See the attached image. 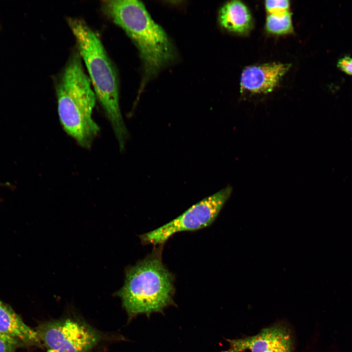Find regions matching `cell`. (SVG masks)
<instances>
[{"label": "cell", "instance_id": "obj_1", "mask_svg": "<svg viewBox=\"0 0 352 352\" xmlns=\"http://www.w3.org/2000/svg\"><path fill=\"white\" fill-rule=\"evenodd\" d=\"M67 23L84 62L96 99L110 121L121 150L128 133L119 105L117 72L97 34L82 20L69 17Z\"/></svg>", "mask_w": 352, "mask_h": 352}, {"label": "cell", "instance_id": "obj_2", "mask_svg": "<svg viewBox=\"0 0 352 352\" xmlns=\"http://www.w3.org/2000/svg\"><path fill=\"white\" fill-rule=\"evenodd\" d=\"M55 90L64 130L79 145L89 148L100 130L92 116L96 97L78 50L70 55L57 80Z\"/></svg>", "mask_w": 352, "mask_h": 352}, {"label": "cell", "instance_id": "obj_3", "mask_svg": "<svg viewBox=\"0 0 352 352\" xmlns=\"http://www.w3.org/2000/svg\"><path fill=\"white\" fill-rule=\"evenodd\" d=\"M160 246L126 269L124 284L114 293L121 299L128 323L139 315L164 314L176 305L174 277L162 262Z\"/></svg>", "mask_w": 352, "mask_h": 352}, {"label": "cell", "instance_id": "obj_4", "mask_svg": "<svg viewBox=\"0 0 352 352\" xmlns=\"http://www.w3.org/2000/svg\"><path fill=\"white\" fill-rule=\"evenodd\" d=\"M101 5L105 15L126 32L137 48L145 79L156 75L173 60L172 43L141 1L105 0L101 1Z\"/></svg>", "mask_w": 352, "mask_h": 352}, {"label": "cell", "instance_id": "obj_5", "mask_svg": "<svg viewBox=\"0 0 352 352\" xmlns=\"http://www.w3.org/2000/svg\"><path fill=\"white\" fill-rule=\"evenodd\" d=\"M35 330L46 352H90L126 340L121 334L101 330L74 314L42 322Z\"/></svg>", "mask_w": 352, "mask_h": 352}, {"label": "cell", "instance_id": "obj_6", "mask_svg": "<svg viewBox=\"0 0 352 352\" xmlns=\"http://www.w3.org/2000/svg\"><path fill=\"white\" fill-rule=\"evenodd\" d=\"M232 189L227 186L190 207L166 224L140 236L142 243L161 245L175 233L194 231L211 224L229 198Z\"/></svg>", "mask_w": 352, "mask_h": 352}, {"label": "cell", "instance_id": "obj_7", "mask_svg": "<svg viewBox=\"0 0 352 352\" xmlns=\"http://www.w3.org/2000/svg\"><path fill=\"white\" fill-rule=\"evenodd\" d=\"M228 341V349L224 352H293L291 332L282 324L265 328L254 336Z\"/></svg>", "mask_w": 352, "mask_h": 352}, {"label": "cell", "instance_id": "obj_8", "mask_svg": "<svg viewBox=\"0 0 352 352\" xmlns=\"http://www.w3.org/2000/svg\"><path fill=\"white\" fill-rule=\"evenodd\" d=\"M289 67V64L275 63L248 66L241 74V88L253 93L270 92Z\"/></svg>", "mask_w": 352, "mask_h": 352}, {"label": "cell", "instance_id": "obj_9", "mask_svg": "<svg viewBox=\"0 0 352 352\" xmlns=\"http://www.w3.org/2000/svg\"><path fill=\"white\" fill-rule=\"evenodd\" d=\"M0 332L16 339L23 346L44 348L35 330L27 326L10 305L0 299Z\"/></svg>", "mask_w": 352, "mask_h": 352}, {"label": "cell", "instance_id": "obj_10", "mask_svg": "<svg viewBox=\"0 0 352 352\" xmlns=\"http://www.w3.org/2000/svg\"><path fill=\"white\" fill-rule=\"evenodd\" d=\"M219 16L220 24L230 31L243 33L251 27L250 12L241 1L233 0L226 3L220 9Z\"/></svg>", "mask_w": 352, "mask_h": 352}, {"label": "cell", "instance_id": "obj_11", "mask_svg": "<svg viewBox=\"0 0 352 352\" xmlns=\"http://www.w3.org/2000/svg\"><path fill=\"white\" fill-rule=\"evenodd\" d=\"M266 30L275 34H285L293 31L289 11L280 15L269 14L266 20Z\"/></svg>", "mask_w": 352, "mask_h": 352}, {"label": "cell", "instance_id": "obj_12", "mask_svg": "<svg viewBox=\"0 0 352 352\" xmlns=\"http://www.w3.org/2000/svg\"><path fill=\"white\" fill-rule=\"evenodd\" d=\"M289 1L287 0H266L265 7L269 14L280 15L289 11Z\"/></svg>", "mask_w": 352, "mask_h": 352}, {"label": "cell", "instance_id": "obj_13", "mask_svg": "<svg viewBox=\"0 0 352 352\" xmlns=\"http://www.w3.org/2000/svg\"><path fill=\"white\" fill-rule=\"evenodd\" d=\"M23 346L16 339L0 332V352H15L18 348Z\"/></svg>", "mask_w": 352, "mask_h": 352}, {"label": "cell", "instance_id": "obj_14", "mask_svg": "<svg viewBox=\"0 0 352 352\" xmlns=\"http://www.w3.org/2000/svg\"><path fill=\"white\" fill-rule=\"evenodd\" d=\"M336 66L342 71L352 75V58L349 55H346L339 59Z\"/></svg>", "mask_w": 352, "mask_h": 352}, {"label": "cell", "instance_id": "obj_15", "mask_svg": "<svg viewBox=\"0 0 352 352\" xmlns=\"http://www.w3.org/2000/svg\"><path fill=\"white\" fill-rule=\"evenodd\" d=\"M90 352H109L107 345L101 346Z\"/></svg>", "mask_w": 352, "mask_h": 352}]
</instances>
